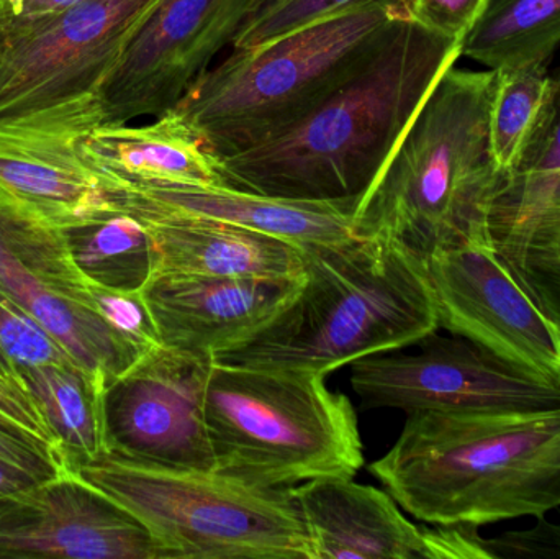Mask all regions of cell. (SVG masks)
<instances>
[{
	"label": "cell",
	"instance_id": "52a82bcc",
	"mask_svg": "<svg viewBox=\"0 0 560 559\" xmlns=\"http://www.w3.org/2000/svg\"><path fill=\"white\" fill-rule=\"evenodd\" d=\"M160 0H85L25 15L0 2V133L78 141L102 125V92Z\"/></svg>",
	"mask_w": 560,
	"mask_h": 559
},
{
	"label": "cell",
	"instance_id": "7402d4cb",
	"mask_svg": "<svg viewBox=\"0 0 560 559\" xmlns=\"http://www.w3.org/2000/svg\"><path fill=\"white\" fill-rule=\"evenodd\" d=\"M15 383L42 414L66 466L92 462L107 453L105 387L84 370L56 364L23 368Z\"/></svg>",
	"mask_w": 560,
	"mask_h": 559
},
{
	"label": "cell",
	"instance_id": "ffe728a7",
	"mask_svg": "<svg viewBox=\"0 0 560 559\" xmlns=\"http://www.w3.org/2000/svg\"><path fill=\"white\" fill-rule=\"evenodd\" d=\"M78 141L0 133V193L59 230L114 206Z\"/></svg>",
	"mask_w": 560,
	"mask_h": 559
},
{
	"label": "cell",
	"instance_id": "4fadbf2b",
	"mask_svg": "<svg viewBox=\"0 0 560 559\" xmlns=\"http://www.w3.org/2000/svg\"><path fill=\"white\" fill-rule=\"evenodd\" d=\"M440 328L546 383L560 384V328L497 249L456 248L427 263Z\"/></svg>",
	"mask_w": 560,
	"mask_h": 559
},
{
	"label": "cell",
	"instance_id": "83f0119b",
	"mask_svg": "<svg viewBox=\"0 0 560 559\" xmlns=\"http://www.w3.org/2000/svg\"><path fill=\"white\" fill-rule=\"evenodd\" d=\"M359 0H266L242 26L232 53L261 48L266 43L354 5Z\"/></svg>",
	"mask_w": 560,
	"mask_h": 559
},
{
	"label": "cell",
	"instance_id": "7a4b0ae2",
	"mask_svg": "<svg viewBox=\"0 0 560 559\" xmlns=\"http://www.w3.org/2000/svg\"><path fill=\"white\" fill-rule=\"evenodd\" d=\"M495 71L443 72L352 216V235L400 243L424 263L456 248H495L505 177L490 150Z\"/></svg>",
	"mask_w": 560,
	"mask_h": 559
},
{
	"label": "cell",
	"instance_id": "8fae6325",
	"mask_svg": "<svg viewBox=\"0 0 560 559\" xmlns=\"http://www.w3.org/2000/svg\"><path fill=\"white\" fill-rule=\"evenodd\" d=\"M212 357L156 347L104 391L107 455L167 469L213 471L206 426Z\"/></svg>",
	"mask_w": 560,
	"mask_h": 559
},
{
	"label": "cell",
	"instance_id": "4316f807",
	"mask_svg": "<svg viewBox=\"0 0 560 559\" xmlns=\"http://www.w3.org/2000/svg\"><path fill=\"white\" fill-rule=\"evenodd\" d=\"M66 471L51 443L0 417V496L42 485Z\"/></svg>",
	"mask_w": 560,
	"mask_h": 559
},
{
	"label": "cell",
	"instance_id": "4dcf8cb0",
	"mask_svg": "<svg viewBox=\"0 0 560 559\" xmlns=\"http://www.w3.org/2000/svg\"><path fill=\"white\" fill-rule=\"evenodd\" d=\"M486 548L492 559H560V524L538 519L528 531L486 538Z\"/></svg>",
	"mask_w": 560,
	"mask_h": 559
},
{
	"label": "cell",
	"instance_id": "8992f818",
	"mask_svg": "<svg viewBox=\"0 0 560 559\" xmlns=\"http://www.w3.org/2000/svg\"><path fill=\"white\" fill-rule=\"evenodd\" d=\"M206 426L213 471L246 485L290 489L364 466L358 414L318 374L213 363Z\"/></svg>",
	"mask_w": 560,
	"mask_h": 559
},
{
	"label": "cell",
	"instance_id": "484cf974",
	"mask_svg": "<svg viewBox=\"0 0 560 559\" xmlns=\"http://www.w3.org/2000/svg\"><path fill=\"white\" fill-rule=\"evenodd\" d=\"M78 366L58 340L0 288V376L16 386L23 368Z\"/></svg>",
	"mask_w": 560,
	"mask_h": 559
},
{
	"label": "cell",
	"instance_id": "1f68e13d",
	"mask_svg": "<svg viewBox=\"0 0 560 559\" xmlns=\"http://www.w3.org/2000/svg\"><path fill=\"white\" fill-rule=\"evenodd\" d=\"M487 0H411L413 19L447 38L463 42Z\"/></svg>",
	"mask_w": 560,
	"mask_h": 559
},
{
	"label": "cell",
	"instance_id": "603a6c76",
	"mask_svg": "<svg viewBox=\"0 0 560 559\" xmlns=\"http://www.w3.org/2000/svg\"><path fill=\"white\" fill-rule=\"evenodd\" d=\"M560 46V0H487L460 42V58L486 69L549 66Z\"/></svg>",
	"mask_w": 560,
	"mask_h": 559
},
{
	"label": "cell",
	"instance_id": "f546056e",
	"mask_svg": "<svg viewBox=\"0 0 560 559\" xmlns=\"http://www.w3.org/2000/svg\"><path fill=\"white\" fill-rule=\"evenodd\" d=\"M503 259L533 301L560 328V253L529 249Z\"/></svg>",
	"mask_w": 560,
	"mask_h": 559
},
{
	"label": "cell",
	"instance_id": "d6986e66",
	"mask_svg": "<svg viewBox=\"0 0 560 559\" xmlns=\"http://www.w3.org/2000/svg\"><path fill=\"white\" fill-rule=\"evenodd\" d=\"M135 217L150 232L154 275L180 272L256 278L303 276L302 246L279 236L194 217L151 213Z\"/></svg>",
	"mask_w": 560,
	"mask_h": 559
},
{
	"label": "cell",
	"instance_id": "9a60e30c",
	"mask_svg": "<svg viewBox=\"0 0 560 559\" xmlns=\"http://www.w3.org/2000/svg\"><path fill=\"white\" fill-rule=\"evenodd\" d=\"M300 278L160 272L141 289L161 347L215 357L246 343L290 304Z\"/></svg>",
	"mask_w": 560,
	"mask_h": 559
},
{
	"label": "cell",
	"instance_id": "5b68a950",
	"mask_svg": "<svg viewBox=\"0 0 560 559\" xmlns=\"http://www.w3.org/2000/svg\"><path fill=\"white\" fill-rule=\"evenodd\" d=\"M411 0H359L203 72L174 110L217 158L282 133L361 71L411 19Z\"/></svg>",
	"mask_w": 560,
	"mask_h": 559
},
{
	"label": "cell",
	"instance_id": "74e56055",
	"mask_svg": "<svg viewBox=\"0 0 560 559\" xmlns=\"http://www.w3.org/2000/svg\"><path fill=\"white\" fill-rule=\"evenodd\" d=\"M0 2L5 3L15 13L22 12L23 0H0Z\"/></svg>",
	"mask_w": 560,
	"mask_h": 559
},
{
	"label": "cell",
	"instance_id": "6da1fadb",
	"mask_svg": "<svg viewBox=\"0 0 560 559\" xmlns=\"http://www.w3.org/2000/svg\"><path fill=\"white\" fill-rule=\"evenodd\" d=\"M460 43L405 20L377 55L282 133L220 158L226 186L354 216Z\"/></svg>",
	"mask_w": 560,
	"mask_h": 559
},
{
	"label": "cell",
	"instance_id": "e0dca14e",
	"mask_svg": "<svg viewBox=\"0 0 560 559\" xmlns=\"http://www.w3.org/2000/svg\"><path fill=\"white\" fill-rule=\"evenodd\" d=\"M313 559H427L423 527L388 492L329 476L293 488Z\"/></svg>",
	"mask_w": 560,
	"mask_h": 559
},
{
	"label": "cell",
	"instance_id": "5bb4252c",
	"mask_svg": "<svg viewBox=\"0 0 560 559\" xmlns=\"http://www.w3.org/2000/svg\"><path fill=\"white\" fill-rule=\"evenodd\" d=\"M0 558L163 559L133 514L68 469L0 496Z\"/></svg>",
	"mask_w": 560,
	"mask_h": 559
},
{
	"label": "cell",
	"instance_id": "f1b7e54d",
	"mask_svg": "<svg viewBox=\"0 0 560 559\" xmlns=\"http://www.w3.org/2000/svg\"><path fill=\"white\" fill-rule=\"evenodd\" d=\"M89 291L95 312L112 328L141 347H161L153 318L141 292L114 291L95 284H91Z\"/></svg>",
	"mask_w": 560,
	"mask_h": 559
},
{
	"label": "cell",
	"instance_id": "f35d334b",
	"mask_svg": "<svg viewBox=\"0 0 560 559\" xmlns=\"http://www.w3.org/2000/svg\"><path fill=\"white\" fill-rule=\"evenodd\" d=\"M558 512H560V509H559V511H558Z\"/></svg>",
	"mask_w": 560,
	"mask_h": 559
},
{
	"label": "cell",
	"instance_id": "e575fe53",
	"mask_svg": "<svg viewBox=\"0 0 560 559\" xmlns=\"http://www.w3.org/2000/svg\"><path fill=\"white\" fill-rule=\"evenodd\" d=\"M552 79H555V112H552L548 138H546L545 147L535 163L522 176H538V174L559 173L560 171V69L552 74Z\"/></svg>",
	"mask_w": 560,
	"mask_h": 559
},
{
	"label": "cell",
	"instance_id": "d590c367",
	"mask_svg": "<svg viewBox=\"0 0 560 559\" xmlns=\"http://www.w3.org/2000/svg\"><path fill=\"white\" fill-rule=\"evenodd\" d=\"M82 2H85V0H23L22 12L20 13L43 15V13L61 12V10Z\"/></svg>",
	"mask_w": 560,
	"mask_h": 559
},
{
	"label": "cell",
	"instance_id": "836d02e7",
	"mask_svg": "<svg viewBox=\"0 0 560 559\" xmlns=\"http://www.w3.org/2000/svg\"><path fill=\"white\" fill-rule=\"evenodd\" d=\"M0 417L56 446L51 430L25 391L0 376ZM58 449V446H56ZM59 450V449H58Z\"/></svg>",
	"mask_w": 560,
	"mask_h": 559
},
{
	"label": "cell",
	"instance_id": "2e32d148",
	"mask_svg": "<svg viewBox=\"0 0 560 559\" xmlns=\"http://www.w3.org/2000/svg\"><path fill=\"white\" fill-rule=\"evenodd\" d=\"M108 199L135 216H180L217 220L279 236L299 246L352 236V213L328 203L276 199L230 186L127 184L108 187Z\"/></svg>",
	"mask_w": 560,
	"mask_h": 559
},
{
	"label": "cell",
	"instance_id": "ba28073f",
	"mask_svg": "<svg viewBox=\"0 0 560 559\" xmlns=\"http://www.w3.org/2000/svg\"><path fill=\"white\" fill-rule=\"evenodd\" d=\"M66 469L133 514L163 559H313L293 488H259L217 471L158 468L107 453Z\"/></svg>",
	"mask_w": 560,
	"mask_h": 559
},
{
	"label": "cell",
	"instance_id": "30bf717a",
	"mask_svg": "<svg viewBox=\"0 0 560 559\" xmlns=\"http://www.w3.org/2000/svg\"><path fill=\"white\" fill-rule=\"evenodd\" d=\"M418 353L387 351L351 364L362 410L506 412L560 407V384L546 383L467 338L420 341Z\"/></svg>",
	"mask_w": 560,
	"mask_h": 559
},
{
	"label": "cell",
	"instance_id": "277c9868",
	"mask_svg": "<svg viewBox=\"0 0 560 559\" xmlns=\"http://www.w3.org/2000/svg\"><path fill=\"white\" fill-rule=\"evenodd\" d=\"M303 282L256 337L215 363L325 376L440 328L423 259L387 238L302 246Z\"/></svg>",
	"mask_w": 560,
	"mask_h": 559
},
{
	"label": "cell",
	"instance_id": "ac0fdd59",
	"mask_svg": "<svg viewBox=\"0 0 560 559\" xmlns=\"http://www.w3.org/2000/svg\"><path fill=\"white\" fill-rule=\"evenodd\" d=\"M102 186H226L220 160L176 110L147 125H101L78 141Z\"/></svg>",
	"mask_w": 560,
	"mask_h": 559
},
{
	"label": "cell",
	"instance_id": "8d00e7d4",
	"mask_svg": "<svg viewBox=\"0 0 560 559\" xmlns=\"http://www.w3.org/2000/svg\"><path fill=\"white\" fill-rule=\"evenodd\" d=\"M529 249H552V252L560 253V223L556 225L555 229L549 230V232L542 233L538 238L533 240L526 248H523L522 252H529ZM515 253V255H518ZM510 255V256H515ZM510 256H503V258H510Z\"/></svg>",
	"mask_w": 560,
	"mask_h": 559
},
{
	"label": "cell",
	"instance_id": "9c48e42d",
	"mask_svg": "<svg viewBox=\"0 0 560 559\" xmlns=\"http://www.w3.org/2000/svg\"><path fill=\"white\" fill-rule=\"evenodd\" d=\"M0 288L23 305L102 387L153 348L135 343L95 312L91 282L62 230L0 193Z\"/></svg>",
	"mask_w": 560,
	"mask_h": 559
},
{
	"label": "cell",
	"instance_id": "44dd1931",
	"mask_svg": "<svg viewBox=\"0 0 560 559\" xmlns=\"http://www.w3.org/2000/svg\"><path fill=\"white\" fill-rule=\"evenodd\" d=\"M489 112L490 150L505 184L529 170L545 147L555 112L548 66L495 71Z\"/></svg>",
	"mask_w": 560,
	"mask_h": 559
},
{
	"label": "cell",
	"instance_id": "cb8c5ba5",
	"mask_svg": "<svg viewBox=\"0 0 560 559\" xmlns=\"http://www.w3.org/2000/svg\"><path fill=\"white\" fill-rule=\"evenodd\" d=\"M72 261L91 284L141 292L154 275L153 242L138 217L110 206L62 230Z\"/></svg>",
	"mask_w": 560,
	"mask_h": 559
},
{
	"label": "cell",
	"instance_id": "d6a6232c",
	"mask_svg": "<svg viewBox=\"0 0 560 559\" xmlns=\"http://www.w3.org/2000/svg\"><path fill=\"white\" fill-rule=\"evenodd\" d=\"M423 535L427 559H492L479 527L427 524Z\"/></svg>",
	"mask_w": 560,
	"mask_h": 559
},
{
	"label": "cell",
	"instance_id": "7c38bea8",
	"mask_svg": "<svg viewBox=\"0 0 560 559\" xmlns=\"http://www.w3.org/2000/svg\"><path fill=\"white\" fill-rule=\"evenodd\" d=\"M266 0H160L102 92V125L174 110Z\"/></svg>",
	"mask_w": 560,
	"mask_h": 559
},
{
	"label": "cell",
	"instance_id": "d4e9b609",
	"mask_svg": "<svg viewBox=\"0 0 560 559\" xmlns=\"http://www.w3.org/2000/svg\"><path fill=\"white\" fill-rule=\"evenodd\" d=\"M559 223L560 171L509 180L493 213L497 252L515 255Z\"/></svg>",
	"mask_w": 560,
	"mask_h": 559
},
{
	"label": "cell",
	"instance_id": "3957f363",
	"mask_svg": "<svg viewBox=\"0 0 560 559\" xmlns=\"http://www.w3.org/2000/svg\"><path fill=\"white\" fill-rule=\"evenodd\" d=\"M369 469L423 524L538 521L560 509V407L410 412Z\"/></svg>",
	"mask_w": 560,
	"mask_h": 559
}]
</instances>
